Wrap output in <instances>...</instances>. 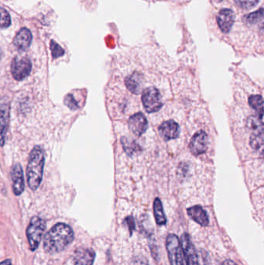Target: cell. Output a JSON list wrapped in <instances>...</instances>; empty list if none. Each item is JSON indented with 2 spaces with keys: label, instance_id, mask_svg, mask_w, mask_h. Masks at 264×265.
I'll return each mask as SVG.
<instances>
[{
  "label": "cell",
  "instance_id": "cell-4",
  "mask_svg": "<svg viewBox=\"0 0 264 265\" xmlns=\"http://www.w3.org/2000/svg\"><path fill=\"white\" fill-rule=\"evenodd\" d=\"M210 144V134L204 129H200L194 133L190 138L188 148L194 156L200 157L207 153Z\"/></svg>",
  "mask_w": 264,
  "mask_h": 265
},
{
  "label": "cell",
  "instance_id": "cell-22",
  "mask_svg": "<svg viewBox=\"0 0 264 265\" xmlns=\"http://www.w3.org/2000/svg\"><path fill=\"white\" fill-rule=\"evenodd\" d=\"M64 105L67 106L72 111L77 110L79 108L78 103H77L75 99L74 98L73 95L71 94H67L64 97Z\"/></svg>",
  "mask_w": 264,
  "mask_h": 265
},
{
  "label": "cell",
  "instance_id": "cell-13",
  "mask_svg": "<svg viewBox=\"0 0 264 265\" xmlns=\"http://www.w3.org/2000/svg\"><path fill=\"white\" fill-rule=\"evenodd\" d=\"M95 258L96 254L93 250L79 248L75 251L73 260L75 265H93Z\"/></svg>",
  "mask_w": 264,
  "mask_h": 265
},
{
  "label": "cell",
  "instance_id": "cell-2",
  "mask_svg": "<svg viewBox=\"0 0 264 265\" xmlns=\"http://www.w3.org/2000/svg\"><path fill=\"white\" fill-rule=\"evenodd\" d=\"M45 153L42 148L35 146L29 155L27 167V185L30 190L36 191L42 182L45 168Z\"/></svg>",
  "mask_w": 264,
  "mask_h": 265
},
{
  "label": "cell",
  "instance_id": "cell-19",
  "mask_svg": "<svg viewBox=\"0 0 264 265\" xmlns=\"http://www.w3.org/2000/svg\"><path fill=\"white\" fill-rule=\"evenodd\" d=\"M10 24V15L4 8L0 7V29L7 28Z\"/></svg>",
  "mask_w": 264,
  "mask_h": 265
},
{
  "label": "cell",
  "instance_id": "cell-18",
  "mask_svg": "<svg viewBox=\"0 0 264 265\" xmlns=\"http://www.w3.org/2000/svg\"><path fill=\"white\" fill-rule=\"evenodd\" d=\"M264 12L263 9H261L260 10L256 11L255 13H250L243 16V20L247 24H256L259 23L260 20H262Z\"/></svg>",
  "mask_w": 264,
  "mask_h": 265
},
{
  "label": "cell",
  "instance_id": "cell-17",
  "mask_svg": "<svg viewBox=\"0 0 264 265\" xmlns=\"http://www.w3.org/2000/svg\"><path fill=\"white\" fill-rule=\"evenodd\" d=\"M154 214H155V220L159 226L166 224L167 219L163 212V205L159 199L157 198L154 202Z\"/></svg>",
  "mask_w": 264,
  "mask_h": 265
},
{
  "label": "cell",
  "instance_id": "cell-21",
  "mask_svg": "<svg viewBox=\"0 0 264 265\" xmlns=\"http://www.w3.org/2000/svg\"><path fill=\"white\" fill-rule=\"evenodd\" d=\"M239 7L243 9H250L258 4L260 0H235Z\"/></svg>",
  "mask_w": 264,
  "mask_h": 265
},
{
  "label": "cell",
  "instance_id": "cell-7",
  "mask_svg": "<svg viewBox=\"0 0 264 265\" xmlns=\"http://www.w3.org/2000/svg\"><path fill=\"white\" fill-rule=\"evenodd\" d=\"M128 130L132 135L140 138L148 130L149 122L143 112L132 114L127 120Z\"/></svg>",
  "mask_w": 264,
  "mask_h": 265
},
{
  "label": "cell",
  "instance_id": "cell-9",
  "mask_svg": "<svg viewBox=\"0 0 264 265\" xmlns=\"http://www.w3.org/2000/svg\"><path fill=\"white\" fill-rule=\"evenodd\" d=\"M10 117V102L7 97L0 99V147L5 145Z\"/></svg>",
  "mask_w": 264,
  "mask_h": 265
},
{
  "label": "cell",
  "instance_id": "cell-26",
  "mask_svg": "<svg viewBox=\"0 0 264 265\" xmlns=\"http://www.w3.org/2000/svg\"><path fill=\"white\" fill-rule=\"evenodd\" d=\"M0 265H12V262L8 259V260H5L4 262H1Z\"/></svg>",
  "mask_w": 264,
  "mask_h": 265
},
{
  "label": "cell",
  "instance_id": "cell-3",
  "mask_svg": "<svg viewBox=\"0 0 264 265\" xmlns=\"http://www.w3.org/2000/svg\"><path fill=\"white\" fill-rule=\"evenodd\" d=\"M140 95V102L144 109L148 114L157 113L163 109L165 105V96L161 89L155 85L147 86V79L140 91L133 96Z\"/></svg>",
  "mask_w": 264,
  "mask_h": 265
},
{
  "label": "cell",
  "instance_id": "cell-12",
  "mask_svg": "<svg viewBox=\"0 0 264 265\" xmlns=\"http://www.w3.org/2000/svg\"><path fill=\"white\" fill-rule=\"evenodd\" d=\"M10 174L13 193L16 196H20L25 189L23 167L20 164L16 163L11 168Z\"/></svg>",
  "mask_w": 264,
  "mask_h": 265
},
{
  "label": "cell",
  "instance_id": "cell-20",
  "mask_svg": "<svg viewBox=\"0 0 264 265\" xmlns=\"http://www.w3.org/2000/svg\"><path fill=\"white\" fill-rule=\"evenodd\" d=\"M51 50H52V57L53 58H58L62 57L64 54V50L58 44L56 43L54 41H51Z\"/></svg>",
  "mask_w": 264,
  "mask_h": 265
},
{
  "label": "cell",
  "instance_id": "cell-5",
  "mask_svg": "<svg viewBox=\"0 0 264 265\" xmlns=\"http://www.w3.org/2000/svg\"><path fill=\"white\" fill-rule=\"evenodd\" d=\"M46 223L39 216H34L30 219L27 229V236L30 244V250L36 251L39 247L45 233Z\"/></svg>",
  "mask_w": 264,
  "mask_h": 265
},
{
  "label": "cell",
  "instance_id": "cell-15",
  "mask_svg": "<svg viewBox=\"0 0 264 265\" xmlns=\"http://www.w3.org/2000/svg\"><path fill=\"white\" fill-rule=\"evenodd\" d=\"M32 34L27 28H22L13 40V45L18 50L26 51L32 42Z\"/></svg>",
  "mask_w": 264,
  "mask_h": 265
},
{
  "label": "cell",
  "instance_id": "cell-11",
  "mask_svg": "<svg viewBox=\"0 0 264 265\" xmlns=\"http://www.w3.org/2000/svg\"><path fill=\"white\" fill-rule=\"evenodd\" d=\"M181 244L186 265H199V258L196 250L188 233H184L182 235Z\"/></svg>",
  "mask_w": 264,
  "mask_h": 265
},
{
  "label": "cell",
  "instance_id": "cell-25",
  "mask_svg": "<svg viewBox=\"0 0 264 265\" xmlns=\"http://www.w3.org/2000/svg\"><path fill=\"white\" fill-rule=\"evenodd\" d=\"M222 265H238L237 264L235 263L234 262H232L231 260H226L222 263Z\"/></svg>",
  "mask_w": 264,
  "mask_h": 265
},
{
  "label": "cell",
  "instance_id": "cell-10",
  "mask_svg": "<svg viewBox=\"0 0 264 265\" xmlns=\"http://www.w3.org/2000/svg\"><path fill=\"white\" fill-rule=\"evenodd\" d=\"M159 136L164 141H174L181 134V126L174 119H167L162 122L158 128Z\"/></svg>",
  "mask_w": 264,
  "mask_h": 265
},
{
  "label": "cell",
  "instance_id": "cell-16",
  "mask_svg": "<svg viewBox=\"0 0 264 265\" xmlns=\"http://www.w3.org/2000/svg\"><path fill=\"white\" fill-rule=\"evenodd\" d=\"M188 214L190 217L201 226H207L210 223L207 212L200 206H195L188 209Z\"/></svg>",
  "mask_w": 264,
  "mask_h": 265
},
{
  "label": "cell",
  "instance_id": "cell-8",
  "mask_svg": "<svg viewBox=\"0 0 264 265\" xmlns=\"http://www.w3.org/2000/svg\"><path fill=\"white\" fill-rule=\"evenodd\" d=\"M32 70V63L28 57H16L11 63V74L16 81H23Z\"/></svg>",
  "mask_w": 264,
  "mask_h": 265
},
{
  "label": "cell",
  "instance_id": "cell-23",
  "mask_svg": "<svg viewBox=\"0 0 264 265\" xmlns=\"http://www.w3.org/2000/svg\"><path fill=\"white\" fill-rule=\"evenodd\" d=\"M132 265H149L148 262L143 257H137L135 258L132 262Z\"/></svg>",
  "mask_w": 264,
  "mask_h": 265
},
{
  "label": "cell",
  "instance_id": "cell-14",
  "mask_svg": "<svg viewBox=\"0 0 264 265\" xmlns=\"http://www.w3.org/2000/svg\"><path fill=\"white\" fill-rule=\"evenodd\" d=\"M234 13L229 9H223L219 11L217 16V23L222 32L227 34L231 31L234 23Z\"/></svg>",
  "mask_w": 264,
  "mask_h": 265
},
{
  "label": "cell",
  "instance_id": "cell-24",
  "mask_svg": "<svg viewBox=\"0 0 264 265\" xmlns=\"http://www.w3.org/2000/svg\"><path fill=\"white\" fill-rule=\"evenodd\" d=\"M125 221H126V223H127V226L130 228V233H132V230H133L135 229L134 219H133V218L132 217V216H129V217H127L125 219Z\"/></svg>",
  "mask_w": 264,
  "mask_h": 265
},
{
  "label": "cell",
  "instance_id": "cell-1",
  "mask_svg": "<svg viewBox=\"0 0 264 265\" xmlns=\"http://www.w3.org/2000/svg\"><path fill=\"white\" fill-rule=\"evenodd\" d=\"M74 237L75 235L71 226L60 222L54 225L45 235L44 249L49 254L60 252L72 242Z\"/></svg>",
  "mask_w": 264,
  "mask_h": 265
},
{
  "label": "cell",
  "instance_id": "cell-6",
  "mask_svg": "<svg viewBox=\"0 0 264 265\" xmlns=\"http://www.w3.org/2000/svg\"><path fill=\"white\" fill-rule=\"evenodd\" d=\"M170 265H186L181 241L174 234H169L166 240Z\"/></svg>",
  "mask_w": 264,
  "mask_h": 265
},
{
  "label": "cell",
  "instance_id": "cell-27",
  "mask_svg": "<svg viewBox=\"0 0 264 265\" xmlns=\"http://www.w3.org/2000/svg\"><path fill=\"white\" fill-rule=\"evenodd\" d=\"M218 1H222V0H218Z\"/></svg>",
  "mask_w": 264,
  "mask_h": 265
}]
</instances>
